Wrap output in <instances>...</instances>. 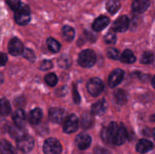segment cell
Instances as JSON below:
<instances>
[{
    "mask_svg": "<svg viewBox=\"0 0 155 154\" xmlns=\"http://www.w3.org/2000/svg\"><path fill=\"white\" fill-rule=\"evenodd\" d=\"M95 61H96V55L92 50H84L79 54L78 63L83 67H91L95 64Z\"/></svg>",
    "mask_w": 155,
    "mask_h": 154,
    "instance_id": "6da1fadb",
    "label": "cell"
},
{
    "mask_svg": "<svg viewBox=\"0 0 155 154\" xmlns=\"http://www.w3.org/2000/svg\"><path fill=\"white\" fill-rule=\"evenodd\" d=\"M15 21L21 26L26 25L30 21V8L27 5H22L20 8L15 11Z\"/></svg>",
    "mask_w": 155,
    "mask_h": 154,
    "instance_id": "7a4b0ae2",
    "label": "cell"
},
{
    "mask_svg": "<svg viewBox=\"0 0 155 154\" xmlns=\"http://www.w3.org/2000/svg\"><path fill=\"white\" fill-rule=\"evenodd\" d=\"M62 146L60 142L55 138L47 139L43 144V151L45 154H61Z\"/></svg>",
    "mask_w": 155,
    "mask_h": 154,
    "instance_id": "3957f363",
    "label": "cell"
},
{
    "mask_svg": "<svg viewBox=\"0 0 155 154\" xmlns=\"http://www.w3.org/2000/svg\"><path fill=\"white\" fill-rule=\"evenodd\" d=\"M87 89L89 93L93 97L98 96L104 89V83L99 78L93 77L88 82Z\"/></svg>",
    "mask_w": 155,
    "mask_h": 154,
    "instance_id": "277c9868",
    "label": "cell"
},
{
    "mask_svg": "<svg viewBox=\"0 0 155 154\" xmlns=\"http://www.w3.org/2000/svg\"><path fill=\"white\" fill-rule=\"evenodd\" d=\"M119 125L114 122H110L108 125V126L106 128H104L102 131V136L103 139L105 140L106 142H108L110 143H113L115 137L117 135L118 129H119Z\"/></svg>",
    "mask_w": 155,
    "mask_h": 154,
    "instance_id": "5b68a950",
    "label": "cell"
},
{
    "mask_svg": "<svg viewBox=\"0 0 155 154\" xmlns=\"http://www.w3.org/2000/svg\"><path fill=\"white\" fill-rule=\"evenodd\" d=\"M79 128V120L75 114H71L65 119L63 129L65 133L71 134L77 131Z\"/></svg>",
    "mask_w": 155,
    "mask_h": 154,
    "instance_id": "8992f818",
    "label": "cell"
},
{
    "mask_svg": "<svg viewBox=\"0 0 155 154\" xmlns=\"http://www.w3.org/2000/svg\"><path fill=\"white\" fill-rule=\"evenodd\" d=\"M49 116L50 120L52 122L57 124H61L65 121L67 119V113L64 110L58 107H53L49 110Z\"/></svg>",
    "mask_w": 155,
    "mask_h": 154,
    "instance_id": "52a82bcc",
    "label": "cell"
},
{
    "mask_svg": "<svg viewBox=\"0 0 155 154\" xmlns=\"http://www.w3.org/2000/svg\"><path fill=\"white\" fill-rule=\"evenodd\" d=\"M33 146H34V140L33 137L30 136L26 135L22 138L17 140L18 149L24 153L30 152L33 148Z\"/></svg>",
    "mask_w": 155,
    "mask_h": 154,
    "instance_id": "ba28073f",
    "label": "cell"
},
{
    "mask_svg": "<svg viewBox=\"0 0 155 154\" xmlns=\"http://www.w3.org/2000/svg\"><path fill=\"white\" fill-rule=\"evenodd\" d=\"M129 27H130V19L126 15H123V16L118 18L114 22L111 29L114 32L124 33L128 30Z\"/></svg>",
    "mask_w": 155,
    "mask_h": 154,
    "instance_id": "9c48e42d",
    "label": "cell"
},
{
    "mask_svg": "<svg viewBox=\"0 0 155 154\" xmlns=\"http://www.w3.org/2000/svg\"><path fill=\"white\" fill-rule=\"evenodd\" d=\"M9 53L14 56L21 55L24 53V45L18 38H13L10 40L8 46Z\"/></svg>",
    "mask_w": 155,
    "mask_h": 154,
    "instance_id": "30bf717a",
    "label": "cell"
},
{
    "mask_svg": "<svg viewBox=\"0 0 155 154\" xmlns=\"http://www.w3.org/2000/svg\"><path fill=\"white\" fill-rule=\"evenodd\" d=\"M124 78V71L121 69H116L111 72L108 78V84L110 87L117 86Z\"/></svg>",
    "mask_w": 155,
    "mask_h": 154,
    "instance_id": "8fae6325",
    "label": "cell"
},
{
    "mask_svg": "<svg viewBox=\"0 0 155 154\" xmlns=\"http://www.w3.org/2000/svg\"><path fill=\"white\" fill-rule=\"evenodd\" d=\"M92 142V138L90 136L86 133H80L76 137L75 143L77 147L80 149H86L89 147Z\"/></svg>",
    "mask_w": 155,
    "mask_h": 154,
    "instance_id": "7c38bea8",
    "label": "cell"
},
{
    "mask_svg": "<svg viewBox=\"0 0 155 154\" xmlns=\"http://www.w3.org/2000/svg\"><path fill=\"white\" fill-rule=\"evenodd\" d=\"M9 134L12 137L16 140H19L27 135V129L24 128V126H20L15 124L9 128Z\"/></svg>",
    "mask_w": 155,
    "mask_h": 154,
    "instance_id": "4fadbf2b",
    "label": "cell"
},
{
    "mask_svg": "<svg viewBox=\"0 0 155 154\" xmlns=\"http://www.w3.org/2000/svg\"><path fill=\"white\" fill-rule=\"evenodd\" d=\"M150 5L149 0H134L132 4V8L135 12L143 13Z\"/></svg>",
    "mask_w": 155,
    "mask_h": 154,
    "instance_id": "5bb4252c",
    "label": "cell"
},
{
    "mask_svg": "<svg viewBox=\"0 0 155 154\" xmlns=\"http://www.w3.org/2000/svg\"><path fill=\"white\" fill-rule=\"evenodd\" d=\"M110 23V19L106 16H101L95 20L92 24V28L95 31L99 32L104 30Z\"/></svg>",
    "mask_w": 155,
    "mask_h": 154,
    "instance_id": "9a60e30c",
    "label": "cell"
},
{
    "mask_svg": "<svg viewBox=\"0 0 155 154\" xmlns=\"http://www.w3.org/2000/svg\"><path fill=\"white\" fill-rule=\"evenodd\" d=\"M153 148V143L147 139H141L136 144V151L139 153L149 152Z\"/></svg>",
    "mask_w": 155,
    "mask_h": 154,
    "instance_id": "2e32d148",
    "label": "cell"
},
{
    "mask_svg": "<svg viewBox=\"0 0 155 154\" xmlns=\"http://www.w3.org/2000/svg\"><path fill=\"white\" fill-rule=\"evenodd\" d=\"M127 129L124 127V125H121L119 127V129H118L117 133V135L115 137L114 140L113 144L114 145H122L125 143L126 140H127Z\"/></svg>",
    "mask_w": 155,
    "mask_h": 154,
    "instance_id": "e0dca14e",
    "label": "cell"
},
{
    "mask_svg": "<svg viewBox=\"0 0 155 154\" xmlns=\"http://www.w3.org/2000/svg\"><path fill=\"white\" fill-rule=\"evenodd\" d=\"M107 109V104L105 99H102L95 103L92 106V113L94 115H101L105 113Z\"/></svg>",
    "mask_w": 155,
    "mask_h": 154,
    "instance_id": "ac0fdd59",
    "label": "cell"
},
{
    "mask_svg": "<svg viewBox=\"0 0 155 154\" xmlns=\"http://www.w3.org/2000/svg\"><path fill=\"white\" fill-rule=\"evenodd\" d=\"M42 118V112L39 108L33 109L30 112L28 116V120L32 125H37L39 123Z\"/></svg>",
    "mask_w": 155,
    "mask_h": 154,
    "instance_id": "d6986e66",
    "label": "cell"
},
{
    "mask_svg": "<svg viewBox=\"0 0 155 154\" xmlns=\"http://www.w3.org/2000/svg\"><path fill=\"white\" fill-rule=\"evenodd\" d=\"M15 125H20V126H24L26 122V115L23 110H17L12 116Z\"/></svg>",
    "mask_w": 155,
    "mask_h": 154,
    "instance_id": "ffe728a7",
    "label": "cell"
},
{
    "mask_svg": "<svg viewBox=\"0 0 155 154\" xmlns=\"http://www.w3.org/2000/svg\"><path fill=\"white\" fill-rule=\"evenodd\" d=\"M0 152L1 154H17L15 147L6 140L0 141Z\"/></svg>",
    "mask_w": 155,
    "mask_h": 154,
    "instance_id": "44dd1931",
    "label": "cell"
},
{
    "mask_svg": "<svg viewBox=\"0 0 155 154\" xmlns=\"http://www.w3.org/2000/svg\"><path fill=\"white\" fill-rule=\"evenodd\" d=\"M93 122L94 118L92 116V113L86 112L83 115L81 120V125L83 129H88V128H91L93 125Z\"/></svg>",
    "mask_w": 155,
    "mask_h": 154,
    "instance_id": "7402d4cb",
    "label": "cell"
},
{
    "mask_svg": "<svg viewBox=\"0 0 155 154\" xmlns=\"http://www.w3.org/2000/svg\"><path fill=\"white\" fill-rule=\"evenodd\" d=\"M114 99L116 102L120 105H124L127 102L128 97H127V92L123 89H117L114 93Z\"/></svg>",
    "mask_w": 155,
    "mask_h": 154,
    "instance_id": "603a6c76",
    "label": "cell"
},
{
    "mask_svg": "<svg viewBox=\"0 0 155 154\" xmlns=\"http://www.w3.org/2000/svg\"><path fill=\"white\" fill-rule=\"evenodd\" d=\"M12 110L10 103L5 98L0 99V115L2 116H7Z\"/></svg>",
    "mask_w": 155,
    "mask_h": 154,
    "instance_id": "cb8c5ba5",
    "label": "cell"
},
{
    "mask_svg": "<svg viewBox=\"0 0 155 154\" xmlns=\"http://www.w3.org/2000/svg\"><path fill=\"white\" fill-rule=\"evenodd\" d=\"M62 36H63L64 39L68 42H71L74 39L75 30L70 26H64L62 29Z\"/></svg>",
    "mask_w": 155,
    "mask_h": 154,
    "instance_id": "d4e9b609",
    "label": "cell"
},
{
    "mask_svg": "<svg viewBox=\"0 0 155 154\" xmlns=\"http://www.w3.org/2000/svg\"><path fill=\"white\" fill-rule=\"evenodd\" d=\"M120 60L124 63H133L136 61V57L130 50H125L120 56Z\"/></svg>",
    "mask_w": 155,
    "mask_h": 154,
    "instance_id": "484cf974",
    "label": "cell"
},
{
    "mask_svg": "<svg viewBox=\"0 0 155 154\" xmlns=\"http://www.w3.org/2000/svg\"><path fill=\"white\" fill-rule=\"evenodd\" d=\"M120 8V2L119 0H108L106 4V8L107 11L111 14L116 13Z\"/></svg>",
    "mask_w": 155,
    "mask_h": 154,
    "instance_id": "4316f807",
    "label": "cell"
},
{
    "mask_svg": "<svg viewBox=\"0 0 155 154\" xmlns=\"http://www.w3.org/2000/svg\"><path fill=\"white\" fill-rule=\"evenodd\" d=\"M47 45H48V48L51 52L57 53L60 51L61 48V44L58 42L57 40H55L53 38H48L47 39Z\"/></svg>",
    "mask_w": 155,
    "mask_h": 154,
    "instance_id": "83f0119b",
    "label": "cell"
},
{
    "mask_svg": "<svg viewBox=\"0 0 155 154\" xmlns=\"http://www.w3.org/2000/svg\"><path fill=\"white\" fill-rule=\"evenodd\" d=\"M154 60V55L151 51H145L143 53L141 57V63L144 64H150L152 63Z\"/></svg>",
    "mask_w": 155,
    "mask_h": 154,
    "instance_id": "f1b7e54d",
    "label": "cell"
},
{
    "mask_svg": "<svg viewBox=\"0 0 155 154\" xmlns=\"http://www.w3.org/2000/svg\"><path fill=\"white\" fill-rule=\"evenodd\" d=\"M45 81L48 85L53 87V86L56 85V84L58 83V77L55 74L51 72V73H48L45 75Z\"/></svg>",
    "mask_w": 155,
    "mask_h": 154,
    "instance_id": "f546056e",
    "label": "cell"
},
{
    "mask_svg": "<svg viewBox=\"0 0 155 154\" xmlns=\"http://www.w3.org/2000/svg\"><path fill=\"white\" fill-rule=\"evenodd\" d=\"M6 3L12 10L17 11L22 5L21 0H6Z\"/></svg>",
    "mask_w": 155,
    "mask_h": 154,
    "instance_id": "4dcf8cb0",
    "label": "cell"
},
{
    "mask_svg": "<svg viewBox=\"0 0 155 154\" xmlns=\"http://www.w3.org/2000/svg\"><path fill=\"white\" fill-rule=\"evenodd\" d=\"M58 65L61 67L68 68L71 64V60H70L69 57H68V56L64 55L58 59Z\"/></svg>",
    "mask_w": 155,
    "mask_h": 154,
    "instance_id": "1f68e13d",
    "label": "cell"
},
{
    "mask_svg": "<svg viewBox=\"0 0 155 154\" xmlns=\"http://www.w3.org/2000/svg\"><path fill=\"white\" fill-rule=\"evenodd\" d=\"M107 55L109 58L113 59V60H117V59L119 58L120 52L117 49H116V48H110L107 50Z\"/></svg>",
    "mask_w": 155,
    "mask_h": 154,
    "instance_id": "d6a6232c",
    "label": "cell"
},
{
    "mask_svg": "<svg viewBox=\"0 0 155 154\" xmlns=\"http://www.w3.org/2000/svg\"><path fill=\"white\" fill-rule=\"evenodd\" d=\"M104 42L109 45H113L116 43L117 36L114 33H108L104 36Z\"/></svg>",
    "mask_w": 155,
    "mask_h": 154,
    "instance_id": "836d02e7",
    "label": "cell"
},
{
    "mask_svg": "<svg viewBox=\"0 0 155 154\" xmlns=\"http://www.w3.org/2000/svg\"><path fill=\"white\" fill-rule=\"evenodd\" d=\"M23 55H24V57H25V58H27V60H30V62H33L35 60V59H36V56H35L34 52H33L31 49H29V48L24 49Z\"/></svg>",
    "mask_w": 155,
    "mask_h": 154,
    "instance_id": "e575fe53",
    "label": "cell"
},
{
    "mask_svg": "<svg viewBox=\"0 0 155 154\" xmlns=\"http://www.w3.org/2000/svg\"><path fill=\"white\" fill-rule=\"evenodd\" d=\"M53 65L52 63H51L50 60H44L43 61H42V63H40V66H39V68L42 70H48L51 68H52Z\"/></svg>",
    "mask_w": 155,
    "mask_h": 154,
    "instance_id": "d590c367",
    "label": "cell"
},
{
    "mask_svg": "<svg viewBox=\"0 0 155 154\" xmlns=\"http://www.w3.org/2000/svg\"><path fill=\"white\" fill-rule=\"evenodd\" d=\"M73 98H74V101L76 104H79L80 102V96L79 95L76 85H73Z\"/></svg>",
    "mask_w": 155,
    "mask_h": 154,
    "instance_id": "8d00e7d4",
    "label": "cell"
},
{
    "mask_svg": "<svg viewBox=\"0 0 155 154\" xmlns=\"http://www.w3.org/2000/svg\"><path fill=\"white\" fill-rule=\"evenodd\" d=\"M94 154H112L108 149H105V148L100 147V146H97L94 149Z\"/></svg>",
    "mask_w": 155,
    "mask_h": 154,
    "instance_id": "74e56055",
    "label": "cell"
},
{
    "mask_svg": "<svg viewBox=\"0 0 155 154\" xmlns=\"http://www.w3.org/2000/svg\"><path fill=\"white\" fill-rule=\"evenodd\" d=\"M8 57L5 53L0 52V66H4L7 63Z\"/></svg>",
    "mask_w": 155,
    "mask_h": 154,
    "instance_id": "f35d334b",
    "label": "cell"
},
{
    "mask_svg": "<svg viewBox=\"0 0 155 154\" xmlns=\"http://www.w3.org/2000/svg\"><path fill=\"white\" fill-rule=\"evenodd\" d=\"M151 84H152V86L155 88V75L153 77L152 80H151Z\"/></svg>",
    "mask_w": 155,
    "mask_h": 154,
    "instance_id": "ab89813d",
    "label": "cell"
},
{
    "mask_svg": "<svg viewBox=\"0 0 155 154\" xmlns=\"http://www.w3.org/2000/svg\"><path fill=\"white\" fill-rule=\"evenodd\" d=\"M151 121H152V122H155V114L152 115V116H151Z\"/></svg>",
    "mask_w": 155,
    "mask_h": 154,
    "instance_id": "60d3db41",
    "label": "cell"
},
{
    "mask_svg": "<svg viewBox=\"0 0 155 154\" xmlns=\"http://www.w3.org/2000/svg\"><path fill=\"white\" fill-rule=\"evenodd\" d=\"M153 136H154V140H155V128L154 130H153Z\"/></svg>",
    "mask_w": 155,
    "mask_h": 154,
    "instance_id": "b9f144b4",
    "label": "cell"
}]
</instances>
